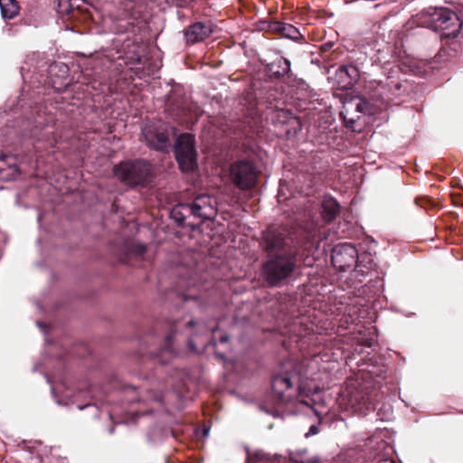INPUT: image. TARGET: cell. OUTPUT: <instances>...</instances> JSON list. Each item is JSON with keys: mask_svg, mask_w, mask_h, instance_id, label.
<instances>
[{"mask_svg": "<svg viewBox=\"0 0 463 463\" xmlns=\"http://www.w3.org/2000/svg\"><path fill=\"white\" fill-rule=\"evenodd\" d=\"M212 343L214 351L220 357L235 359L247 343V331L244 323L235 317L222 319L214 329Z\"/></svg>", "mask_w": 463, "mask_h": 463, "instance_id": "obj_1", "label": "cell"}, {"mask_svg": "<svg viewBox=\"0 0 463 463\" xmlns=\"http://www.w3.org/2000/svg\"><path fill=\"white\" fill-rule=\"evenodd\" d=\"M113 174L123 184L129 188H144L154 178V167L150 161L138 158L121 161L115 165Z\"/></svg>", "mask_w": 463, "mask_h": 463, "instance_id": "obj_2", "label": "cell"}, {"mask_svg": "<svg viewBox=\"0 0 463 463\" xmlns=\"http://www.w3.org/2000/svg\"><path fill=\"white\" fill-rule=\"evenodd\" d=\"M340 118L347 130L354 132H362L369 118L368 102L359 96L347 99L341 108Z\"/></svg>", "mask_w": 463, "mask_h": 463, "instance_id": "obj_3", "label": "cell"}, {"mask_svg": "<svg viewBox=\"0 0 463 463\" xmlns=\"http://www.w3.org/2000/svg\"><path fill=\"white\" fill-rule=\"evenodd\" d=\"M174 154L182 173L191 174L198 170V152L195 136L192 133H182L177 138Z\"/></svg>", "mask_w": 463, "mask_h": 463, "instance_id": "obj_4", "label": "cell"}, {"mask_svg": "<svg viewBox=\"0 0 463 463\" xmlns=\"http://www.w3.org/2000/svg\"><path fill=\"white\" fill-rule=\"evenodd\" d=\"M141 134L151 150L169 153L172 141L170 130L165 124L157 120L146 121L141 127Z\"/></svg>", "mask_w": 463, "mask_h": 463, "instance_id": "obj_5", "label": "cell"}, {"mask_svg": "<svg viewBox=\"0 0 463 463\" xmlns=\"http://www.w3.org/2000/svg\"><path fill=\"white\" fill-rule=\"evenodd\" d=\"M295 264L291 257L277 256L263 264L262 273L267 284L276 286L290 277L294 271Z\"/></svg>", "mask_w": 463, "mask_h": 463, "instance_id": "obj_6", "label": "cell"}, {"mask_svg": "<svg viewBox=\"0 0 463 463\" xmlns=\"http://www.w3.org/2000/svg\"><path fill=\"white\" fill-rule=\"evenodd\" d=\"M229 176L236 188L248 191L256 188L260 172L250 161L240 160L230 167Z\"/></svg>", "mask_w": 463, "mask_h": 463, "instance_id": "obj_7", "label": "cell"}, {"mask_svg": "<svg viewBox=\"0 0 463 463\" xmlns=\"http://www.w3.org/2000/svg\"><path fill=\"white\" fill-rule=\"evenodd\" d=\"M331 263L336 272L350 273L357 268L359 254L352 244L340 242L332 248Z\"/></svg>", "mask_w": 463, "mask_h": 463, "instance_id": "obj_8", "label": "cell"}, {"mask_svg": "<svg viewBox=\"0 0 463 463\" xmlns=\"http://www.w3.org/2000/svg\"><path fill=\"white\" fill-rule=\"evenodd\" d=\"M434 29L441 35L456 36L461 31L462 23L458 15L449 8H435L431 15Z\"/></svg>", "mask_w": 463, "mask_h": 463, "instance_id": "obj_9", "label": "cell"}, {"mask_svg": "<svg viewBox=\"0 0 463 463\" xmlns=\"http://www.w3.org/2000/svg\"><path fill=\"white\" fill-rule=\"evenodd\" d=\"M272 385L273 391L279 399H291L299 387V378L291 369H284L275 375Z\"/></svg>", "mask_w": 463, "mask_h": 463, "instance_id": "obj_10", "label": "cell"}, {"mask_svg": "<svg viewBox=\"0 0 463 463\" xmlns=\"http://www.w3.org/2000/svg\"><path fill=\"white\" fill-rule=\"evenodd\" d=\"M172 217L176 223L184 228H195L202 225L203 220L195 212L192 205L179 204L172 210Z\"/></svg>", "mask_w": 463, "mask_h": 463, "instance_id": "obj_11", "label": "cell"}, {"mask_svg": "<svg viewBox=\"0 0 463 463\" xmlns=\"http://www.w3.org/2000/svg\"><path fill=\"white\" fill-rule=\"evenodd\" d=\"M192 207L203 221H213L219 214L216 200L210 195H198L193 202Z\"/></svg>", "mask_w": 463, "mask_h": 463, "instance_id": "obj_12", "label": "cell"}, {"mask_svg": "<svg viewBox=\"0 0 463 463\" xmlns=\"http://www.w3.org/2000/svg\"><path fill=\"white\" fill-rule=\"evenodd\" d=\"M272 125L278 135H294L300 129V121L292 115L288 114L287 111L285 113V111H279L277 114L273 115Z\"/></svg>", "mask_w": 463, "mask_h": 463, "instance_id": "obj_13", "label": "cell"}, {"mask_svg": "<svg viewBox=\"0 0 463 463\" xmlns=\"http://www.w3.org/2000/svg\"><path fill=\"white\" fill-rule=\"evenodd\" d=\"M359 73L352 65H341L336 71L334 85L341 90L352 89L359 83Z\"/></svg>", "mask_w": 463, "mask_h": 463, "instance_id": "obj_14", "label": "cell"}, {"mask_svg": "<svg viewBox=\"0 0 463 463\" xmlns=\"http://www.w3.org/2000/svg\"><path fill=\"white\" fill-rule=\"evenodd\" d=\"M213 27L206 22H197L185 31V39L189 45L204 41L213 33Z\"/></svg>", "mask_w": 463, "mask_h": 463, "instance_id": "obj_15", "label": "cell"}, {"mask_svg": "<svg viewBox=\"0 0 463 463\" xmlns=\"http://www.w3.org/2000/svg\"><path fill=\"white\" fill-rule=\"evenodd\" d=\"M260 29L272 31V32L279 33V35L287 37L292 40L303 39V35L297 30L296 27L291 25L281 23V22H261L258 24Z\"/></svg>", "mask_w": 463, "mask_h": 463, "instance_id": "obj_16", "label": "cell"}, {"mask_svg": "<svg viewBox=\"0 0 463 463\" xmlns=\"http://www.w3.org/2000/svg\"><path fill=\"white\" fill-rule=\"evenodd\" d=\"M340 213V205L331 195H325L322 202L321 214L325 223H332Z\"/></svg>", "mask_w": 463, "mask_h": 463, "instance_id": "obj_17", "label": "cell"}, {"mask_svg": "<svg viewBox=\"0 0 463 463\" xmlns=\"http://www.w3.org/2000/svg\"><path fill=\"white\" fill-rule=\"evenodd\" d=\"M290 62L284 57L277 58L267 65L266 73L271 78H282L290 71Z\"/></svg>", "mask_w": 463, "mask_h": 463, "instance_id": "obj_18", "label": "cell"}, {"mask_svg": "<svg viewBox=\"0 0 463 463\" xmlns=\"http://www.w3.org/2000/svg\"><path fill=\"white\" fill-rule=\"evenodd\" d=\"M21 11L20 5L17 1L7 0L1 2V14L5 20H13L20 15Z\"/></svg>", "mask_w": 463, "mask_h": 463, "instance_id": "obj_19", "label": "cell"}, {"mask_svg": "<svg viewBox=\"0 0 463 463\" xmlns=\"http://www.w3.org/2000/svg\"><path fill=\"white\" fill-rule=\"evenodd\" d=\"M379 463H394L393 461H391V459H383V461H381Z\"/></svg>", "mask_w": 463, "mask_h": 463, "instance_id": "obj_20", "label": "cell"}]
</instances>
